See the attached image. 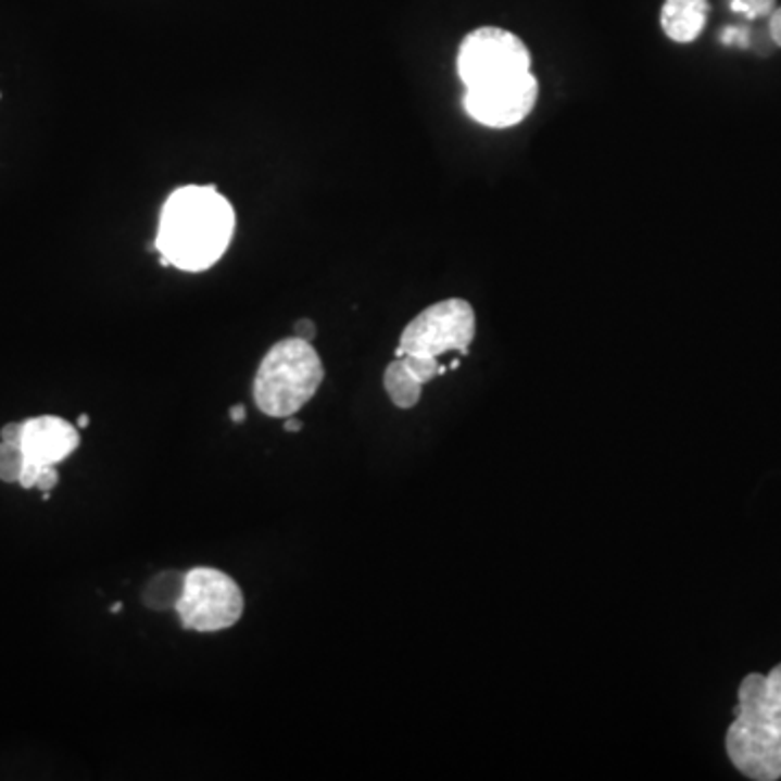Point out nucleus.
<instances>
[{
  "instance_id": "nucleus-18",
  "label": "nucleus",
  "mask_w": 781,
  "mask_h": 781,
  "mask_svg": "<svg viewBox=\"0 0 781 781\" xmlns=\"http://www.w3.org/2000/svg\"><path fill=\"white\" fill-rule=\"evenodd\" d=\"M315 335H317V328H315V324H313L311 319H300V322H295V326H293V337L304 339V341H313Z\"/></svg>"
},
{
  "instance_id": "nucleus-15",
  "label": "nucleus",
  "mask_w": 781,
  "mask_h": 781,
  "mask_svg": "<svg viewBox=\"0 0 781 781\" xmlns=\"http://www.w3.org/2000/svg\"><path fill=\"white\" fill-rule=\"evenodd\" d=\"M765 693L771 706L781 708V663L765 676Z\"/></svg>"
},
{
  "instance_id": "nucleus-4",
  "label": "nucleus",
  "mask_w": 781,
  "mask_h": 781,
  "mask_svg": "<svg viewBox=\"0 0 781 781\" xmlns=\"http://www.w3.org/2000/svg\"><path fill=\"white\" fill-rule=\"evenodd\" d=\"M243 606V593L230 576L198 567L185 574V589L174 610L185 630L209 634L232 628L241 619Z\"/></svg>"
},
{
  "instance_id": "nucleus-5",
  "label": "nucleus",
  "mask_w": 781,
  "mask_h": 781,
  "mask_svg": "<svg viewBox=\"0 0 781 781\" xmlns=\"http://www.w3.org/2000/svg\"><path fill=\"white\" fill-rule=\"evenodd\" d=\"M476 337V313L467 300L450 298L421 311L404 328L395 356L467 354Z\"/></svg>"
},
{
  "instance_id": "nucleus-21",
  "label": "nucleus",
  "mask_w": 781,
  "mask_h": 781,
  "mask_svg": "<svg viewBox=\"0 0 781 781\" xmlns=\"http://www.w3.org/2000/svg\"><path fill=\"white\" fill-rule=\"evenodd\" d=\"M230 419H232L235 424H241V421L245 419V408H243L241 404L232 406V408H230Z\"/></svg>"
},
{
  "instance_id": "nucleus-14",
  "label": "nucleus",
  "mask_w": 781,
  "mask_h": 781,
  "mask_svg": "<svg viewBox=\"0 0 781 781\" xmlns=\"http://www.w3.org/2000/svg\"><path fill=\"white\" fill-rule=\"evenodd\" d=\"M730 9L749 20L771 15L776 9V0H730Z\"/></svg>"
},
{
  "instance_id": "nucleus-9",
  "label": "nucleus",
  "mask_w": 781,
  "mask_h": 781,
  "mask_svg": "<svg viewBox=\"0 0 781 781\" xmlns=\"http://www.w3.org/2000/svg\"><path fill=\"white\" fill-rule=\"evenodd\" d=\"M708 13V0H665L660 24L669 39L678 43H689L695 41L706 28Z\"/></svg>"
},
{
  "instance_id": "nucleus-16",
  "label": "nucleus",
  "mask_w": 781,
  "mask_h": 781,
  "mask_svg": "<svg viewBox=\"0 0 781 781\" xmlns=\"http://www.w3.org/2000/svg\"><path fill=\"white\" fill-rule=\"evenodd\" d=\"M59 484V474H56V467L54 465H46L39 469V476H37V484L35 489H39L41 493H50L54 487Z\"/></svg>"
},
{
  "instance_id": "nucleus-8",
  "label": "nucleus",
  "mask_w": 781,
  "mask_h": 781,
  "mask_svg": "<svg viewBox=\"0 0 781 781\" xmlns=\"http://www.w3.org/2000/svg\"><path fill=\"white\" fill-rule=\"evenodd\" d=\"M80 443L76 426L61 417L43 415L24 421L22 430V450L28 463L39 467L63 463Z\"/></svg>"
},
{
  "instance_id": "nucleus-20",
  "label": "nucleus",
  "mask_w": 781,
  "mask_h": 781,
  "mask_svg": "<svg viewBox=\"0 0 781 781\" xmlns=\"http://www.w3.org/2000/svg\"><path fill=\"white\" fill-rule=\"evenodd\" d=\"M769 33H771V39H773L778 46H781V7L780 9H773V13H771Z\"/></svg>"
},
{
  "instance_id": "nucleus-13",
  "label": "nucleus",
  "mask_w": 781,
  "mask_h": 781,
  "mask_svg": "<svg viewBox=\"0 0 781 781\" xmlns=\"http://www.w3.org/2000/svg\"><path fill=\"white\" fill-rule=\"evenodd\" d=\"M404 361V365L408 367V371L421 382L428 385L430 380H434L437 376H441L445 371V367L439 365V358L432 356H398Z\"/></svg>"
},
{
  "instance_id": "nucleus-1",
  "label": "nucleus",
  "mask_w": 781,
  "mask_h": 781,
  "mask_svg": "<svg viewBox=\"0 0 781 781\" xmlns=\"http://www.w3.org/2000/svg\"><path fill=\"white\" fill-rule=\"evenodd\" d=\"M235 232V211L213 187H180L161 209L154 248L163 265L202 272L226 252Z\"/></svg>"
},
{
  "instance_id": "nucleus-12",
  "label": "nucleus",
  "mask_w": 781,
  "mask_h": 781,
  "mask_svg": "<svg viewBox=\"0 0 781 781\" xmlns=\"http://www.w3.org/2000/svg\"><path fill=\"white\" fill-rule=\"evenodd\" d=\"M26 456L20 443H0V480L2 482H17L24 469Z\"/></svg>"
},
{
  "instance_id": "nucleus-17",
  "label": "nucleus",
  "mask_w": 781,
  "mask_h": 781,
  "mask_svg": "<svg viewBox=\"0 0 781 781\" xmlns=\"http://www.w3.org/2000/svg\"><path fill=\"white\" fill-rule=\"evenodd\" d=\"M723 43L728 46H749V30L743 26H730L723 30Z\"/></svg>"
},
{
  "instance_id": "nucleus-10",
  "label": "nucleus",
  "mask_w": 781,
  "mask_h": 781,
  "mask_svg": "<svg viewBox=\"0 0 781 781\" xmlns=\"http://www.w3.org/2000/svg\"><path fill=\"white\" fill-rule=\"evenodd\" d=\"M385 389L391 398V402L398 406V408H413L419 404L421 400V389L424 385L408 371V367L404 365L402 358L395 356L393 363H389V367L385 369Z\"/></svg>"
},
{
  "instance_id": "nucleus-3",
  "label": "nucleus",
  "mask_w": 781,
  "mask_h": 781,
  "mask_svg": "<svg viewBox=\"0 0 781 781\" xmlns=\"http://www.w3.org/2000/svg\"><path fill=\"white\" fill-rule=\"evenodd\" d=\"M532 72L530 50L515 33L500 26L471 30L458 50V74L465 89H482Z\"/></svg>"
},
{
  "instance_id": "nucleus-24",
  "label": "nucleus",
  "mask_w": 781,
  "mask_h": 781,
  "mask_svg": "<svg viewBox=\"0 0 781 781\" xmlns=\"http://www.w3.org/2000/svg\"><path fill=\"white\" fill-rule=\"evenodd\" d=\"M119 610H122V604H113V606H111V613H119Z\"/></svg>"
},
{
  "instance_id": "nucleus-7",
  "label": "nucleus",
  "mask_w": 781,
  "mask_h": 781,
  "mask_svg": "<svg viewBox=\"0 0 781 781\" xmlns=\"http://www.w3.org/2000/svg\"><path fill=\"white\" fill-rule=\"evenodd\" d=\"M730 763L747 780L776 781L781 778L780 741L760 723L734 717L726 734Z\"/></svg>"
},
{
  "instance_id": "nucleus-2",
  "label": "nucleus",
  "mask_w": 781,
  "mask_h": 781,
  "mask_svg": "<svg viewBox=\"0 0 781 781\" xmlns=\"http://www.w3.org/2000/svg\"><path fill=\"white\" fill-rule=\"evenodd\" d=\"M324 363L311 341H278L254 376V402L269 417H291L308 404L324 382Z\"/></svg>"
},
{
  "instance_id": "nucleus-11",
  "label": "nucleus",
  "mask_w": 781,
  "mask_h": 781,
  "mask_svg": "<svg viewBox=\"0 0 781 781\" xmlns=\"http://www.w3.org/2000/svg\"><path fill=\"white\" fill-rule=\"evenodd\" d=\"M185 589V574L163 571L143 591V604L154 610L176 608Z\"/></svg>"
},
{
  "instance_id": "nucleus-22",
  "label": "nucleus",
  "mask_w": 781,
  "mask_h": 781,
  "mask_svg": "<svg viewBox=\"0 0 781 781\" xmlns=\"http://www.w3.org/2000/svg\"><path fill=\"white\" fill-rule=\"evenodd\" d=\"M300 430H302V421L295 419L293 415L287 417V421H285V432H300Z\"/></svg>"
},
{
  "instance_id": "nucleus-19",
  "label": "nucleus",
  "mask_w": 781,
  "mask_h": 781,
  "mask_svg": "<svg viewBox=\"0 0 781 781\" xmlns=\"http://www.w3.org/2000/svg\"><path fill=\"white\" fill-rule=\"evenodd\" d=\"M22 430H24V421H20V424H7V426L0 430V441L20 443V441H22Z\"/></svg>"
},
{
  "instance_id": "nucleus-6",
  "label": "nucleus",
  "mask_w": 781,
  "mask_h": 781,
  "mask_svg": "<svg viewBox=\"0 0 781 781\" xmlns=\"http://www.w3.org/2000/svg\"><path fill=\"white\" fill-rule=\"evenodd\" d=\"M539 98V80L532 72L491 87L465 89V111L471 119L491 126L508 128L524 122Z\"/></svg>"
},
{
  "instance_id": "nucleus-23",
  "label": "nucleus",
  "mask_w": 781,
  "mask_h": 781,
  "mask_svg": "<svg viewBox=\"0 0 781 781\" xmlns=\"http://www.w3.org/2000/svg\"><path fill=\"white\" fill-rule=\"evenodd\" d=\"M76 426H78V428H87V426H89V417H87V415H80V417L76 419Z\"/></svg>"
}]
</instances>
